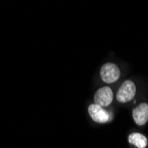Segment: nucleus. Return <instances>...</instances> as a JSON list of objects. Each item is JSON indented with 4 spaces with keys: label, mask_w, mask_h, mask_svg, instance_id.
Returning <instances> with one entry per match:
<instances>
[{
    "label": "nucleus",
    "mask_w": 148,
    "mask_h": 148,
    "mask_svg": "<svg viewBox=\"0 0 148 148\" xmlns=\"http://www.w3.org/2000/svg\"><path fill=\"white\" fill-rule=\"evenodd\" d=\"M88 111L91 119L96 123H105L106 122H108L110 119L109 113L106 111L102 106L99 105H96V104L90 105Z\"/></svg>",
    "instance_id": "obj_4"
},
{
    "label": "nucleus",
    "mask_w": 148,
    "mask_h": 148,
    "mask_svg": "<svg viewBox=\"0 0 148 148\" xmlns=\"http://www.w3.org/2000/svg\"><path fill=\"white\" fill-rule=\"evenodd\" d=\"M129 142L138 148H145L147 145V138L141 133L134 132L129 136Z\"/></svg>",
    "instance_id": "obj_6"
},
{
    "label": "nucleus",
    "mask_w": 148,
    "mask_h": 148,
    "mask_svg": "<svg viewBox=\"0 0 148 148\" xmlns=\"http://www.w3.org/2000/svg\"><path fill=\"white\" fill-rule=\"evenodd\" d=\"M132 117L138 125L142 126L148 121V104L141 103L133 109Z\"/></svg>",
    "instance_id": "obj_5"
},
{
    "label": "nucleus",
    "mask_w": 148,
    "mask_h": 148,
    "mask_svg": "<svg viewBox=\"0 0 148 148\" xmlns=\"http://www.w3.org/2000/svg\"><path fill=\"white\" fill-rule=\"evenodd\" d=\"M136 94V86L132 81L127 80L121 85L117 91L116 99L121 103H126L132 100Z\"/></svg>",
    "instance_id": "obj_1"
},
{
    "label": "nucleus",
    "mask_w": 148,
    "mask_h": 148,
    "mask_svg": "<svg viewBox=\"0 0 148 148\" xmlns=\"http://www.w3.org/2000/svg\"><path fill=\"white\" fill-rule=\"evenodd\" d=\"M121 71L117 65L114 63H106L100 69L101 79L106 84L114 83L120 78Z\"/></svg>",
    "instance_id": "obj_2"
},
{
    "label": "nucleus",
    "mask_w": 148,
    "mask_h": 148,
    "mask_svg": "<svg viewBox=\"0 0 148 148\" xmlns=\"http://www.w3.org/2000/svg\"><path fill=\"white\" fill-rule=\"evenodd\" d=\"M114 99V94L109 87H102L99 89L94 95V102L100 106H109Z\"/></svg>",
    "instance_id": "obj_3"
}]
</instances>
